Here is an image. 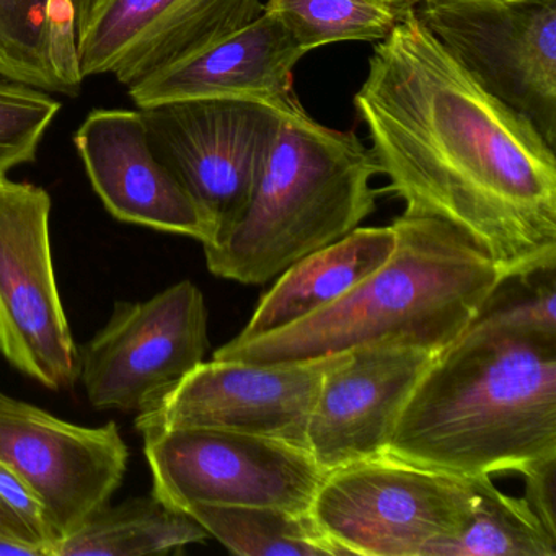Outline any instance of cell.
I'll use <instances>...</instances> for the list:
<instances>
[{
  "mask_svg": "<svg viewBox=\"0 0 556 556\" xmlns=\"http://www.w3.org/2000/svg\"><path fill=\"white\" fill-rule=\"evenodd\" d=\"M379 193L464 233L504 279L556 268L555 149L488 93L413 11L374 45L354 96Z\"/></svg>",
  "mask_w": 556,
  "mask_h": 556,
  "instance_id": "obj_1",
  "label": "cell"
},
{
  "mask_svg": "<svg viewBox=\"0 0 556 556\" xmlns=\"http://www.w3.org/2000/svg\"><path fill=\"white\" fill-rule=\"evenodd\" d=\"M386 457L467 478L556 458V337L470 325L413 390Z\"/></svg>",
  "mask_w": 556,
  "mask_h": 556,
  "instance_id": "obj_2",
  "label": "cell"
},
{
  "mask_svg": "<svg viewBox=\"0 0 556 556\" xmlns=\"http://www.w3.org/2000/svg\"><path fill=\"white\" fill-rule=\"evenodd\" d=\"M392 226L396 245L390 258L343 298L282 330L229 341L213 359L298 363L380 344L447 350L503 275L444 220L403 213Z\"/></svg>",
  "mask_w": 556,
  "mask_h": 556,
  "instance_id": "obj_3",
  "label": "cell"
},
{
  "mask_svg": "<svg viewBox=\"0 0 556 556\" xmlns=\"http://www.w3.org/2000/svg\"><path fill=\"white\" fill-rule=\"evenodd\" d=\"M376 175L379 164L356 132L320 125L302 103L279 113L242 217L204 247L207 269L242 285H265L357 229L376 211Z\"/></svg>",
  "mask_w": 556,
  "mask_h": 556,
  "instance_id": "obj_4",
  "label": "cell"
},
{
  "mask_svg": "<svg viewBox=\"0 0 556 556\" xmlns=\"http://www.w3.org/2000/svg\"><path fill=\"white\" fill-rule=\"evenodd\" d=\"M475 478L392 458L328 471L311 516L341 555L432 556L470 522Z\"/></svg>",
  "mask_w": 556,
  "mask_h": 556,
  "instance_id": "obj_5",
  "label": "cell"
},
{
  "mask_svg": "<svg viewBox=\"0 0 556 556\" xmlns=\"http://www.w3.org/2000/svg\"><path fill=\"white\" fill-rule=\"evenodd\" d=\"M448 54L556 146V0H416Z\"/></svg>",
  "mask_w": 556,
  "mask_h": 556,
  "instance_id": "obj_6",
  "label": "cell"
},
{
  "mask_svg": "<svg viewBox=\"0 0 556 556\" xmlns=\"http://www.w3.org/2000/svg\"><path fill=\"white\" fill-rule=\"evenodd\" d=\"M45 188L0 178V354L50 390L79 380L74 341L54 271Z\"/></svg>",
  "mask_w": 556,
  "mask_h": 556,
  "instance_id": "obj_7",
  "label": "cell"
},
{
  "mask_svg": "<svg viewBox=\"0 0 556 556\" xmlns=\"http://www.w3.org/2000/svg\"><path fill=\"white\" fill-rule=\"evenodd\" d=\"M142 439L152 494L184 513L194 504L311 513L327 475L307 451L258 435L178 428Z\"/></svg>",
  "mask_w": 556,
  "mask_h": 556,
  "instance_id": "obj_8",
  "label": "cell"
},
{
  "mask_svg": "<svg viewBox=\"0 0 556 556\" xmlns=\"http://www.w3.org/2000/svg\"><path fill=\"white\" fill-rule=\"evenodd\" d=\"M207 348L203 292L180 281L146 302H116L79 348V380L96 408L144 413L203 363Z\"/></svg>",
  "mask_w": 556,
  "mask_h": 556,
  "instance_id": "obj_9",
  "label": "cell"
},
{
  "mask_svg": "<svg viewBox=\"0 0 556 556\" xmlns=\"http://www.w3.org/2000/svg\"><path fill=\"white\" fill-rule=\"evenodd\" d=\"M152 151L210 214L213 245L242 217L279 112L252 100H184L139 109ZM206 247V245H203Z\"/></svg>",
  "mask_w": 556,
  "mask_h": 556,
  "instance_id": "obj_10",
  "label": "cell"
},
{
  "mask_svg": "<svg viewBox=\"0 0 556 556\" xmlns=\"http://www.w3.org/2000/svg\"><path fill=\"white\" fill-rule=\"evenodd\" d=\"M343 354L298 363L203 361L164 402L138 413L136 429L141 434L219 429L308 452V422L321 382Z\"/></svg>",
  "mask_w": 556,
  "mask_h": 556,
  "instance_id": "obj_11",
  "label": "cell"
},
{
  "mask_svg": "<svg viewBox=\"0 0 556 556\" xmlns=\"http://www.w3.org/2000/svg\"><path fill=\"white\" fill-rule=\"evenodd\" d=\"M128 458L115 421L74 425L0 392V460L40 497L56 542L110 503Z\"/></svg>",
  "mask_w": 556,
  "mask_h": 556,
  "instance_id": "obj_12",
  "label": "cell"
},
{
  "mask_svg": "<svg viewBox=\"0 0 556 556\" xmlns=\"http://www.w3.org/2000/svg\"><path fill=\"white\" fill-rule=\"evenodd\" d=\"M84 79L129 87L236 34L263 14L262 0H71Z\"/></svg>",
  "mask_w": 556,
  "mask_h": 556,
  "instance_id": "obj_13",
  "label": "cell"
},
{
  "mask_svg": "<svg viewBox=\"0 0 556 556\" xmlns=\"http://www.w3.org/2000/svg\"><path fill=\"white\" fill-rule=\"evenodd\" d=\"M441 353L413 346L348 351L325 374L307 429L308 454L325 471L386 457L415 387Z\"/></svg>",
  "mask_w": 556,
  "mask_h": 556,
  "instance_id": "obj_14",
  "label": "cell"
},
{
  "mask_svg": "<svg viewBox=\"0 0 556 556\" xmlns=\"http://www.w3.org/2000/svg\"><path fill=\"white\" fill-rule=\"evenodd\" d=\"M73 141L115 219L213 242V219L152 151L141 110H92Z\"/></svg>",
  "mask_w": 556,
  "mask_h": 556,
  "instance_id": "obj_15",
  "label": "cell"
},
{
  "mask_svg": "<svg viewBox=\"0 0 556 556\" xmlns=\"http://www.w3.org/2000/svg\"><path fill=\"white\" fill-rule=\"evenodd\" d=\"M305 51L263 12L236 34L154 71L128 87L139 109L184 100L237 99L285 113L301 103L294 70Z\"/></svg>",
  "mask_w": 556,
  "mask_h": 556,
  "instance_id": "obj_16",
  "label": "cell"
},
{
  "mask_svg": "<svg viewBox=\"0 0 556 556\" xmlns=\"http://www.w3.org/2000/svg\"><path fill=\"white\" fill-rule=\"evenodd\" d=\"M396 232L389 227H357L343 239L308 253L279 275L233 341L282 330L343 298L392 255Z\"/></svg>",
  "mask_w": 556,
  "mask_h": 556,
  "instance_id": "obj_17",
  "label": "cell"
},
{
  "mask_svg": "<svg viewBox=\"0 0 556 556\" xmlns=\"http://www.w3.org/2000/svg\"><path fill=\"white\" fill-rule=\"evenodd\" d=\"M0 76L79 96L86 79L71 0H0Z\"/></svg>",
  "mask_w": 556,
  "mask_h": 556,
  "instance_id": "obj_18",
  "label": "cell"
},
{
  "mask_svg": "<svg viewBox=\"0 0 556 556\" xmlns=\"http://www.w3.org/2000/svg\"><path fill=\"white\" fill-rule=\"evenodd\" d=\"M210 539L190 514L167 506L154 494L103 506L76 532L58 540L48 556L168 555Z\"/></svg>",
  "mask_w": 556,
  "mask_h": 556,
  "instance_id": "obj_19",
  "label": "cell"
},
{
  "mask_svg": "<svg viewBox=\"0 0 556 556\" xmlns=\"http://www.w3.org/2000/svg\"><path fill=\"white\" fill-rule=\"evenodd\" d=\"M240 556H341L340 548L318 529L311 513H291L268 506H207L185 509Z\"/></svg>",
  "mask_w": 556,
  "mask_h": 556,
  "instance_id": "obj_20",
  "label": "cell"
},
{
  "mask_svg": "<svg viewBox=\"0 0 556 556\" xmlns=\"http://www.w3.org/2000/svg\"><path fill=\"white\" fill-rule=\"evenodd\" d=\"M416 0H265L305 53L328 45L379 43L415 11Z\"/></svg>",
  "mask_w": 556,
  "mask_h": 556,
  "instance_id": "obj_21",
  "label": "cell"
},
{
  "mask_svg": "<svg viewBox=\"0 0 556 556\" xmlns=\"http://www.w3.org/2000/svg\"><path fill=\"white\" fill-rule=\"evenodd\" d=\"M473 478L478 497L470 522L432 556H556L555 536L523 497L497 490L490 475Z\"/></svg>",
  "mask_w": 556,
  "mask_h": 556,
  "instance_id": "obj_22",
  "label": "cell"
},
{
  "mask_svg": "<svg viewBox=\"0 0 556 556\" xmlns=\"http://www.w3.org/2000/svg\"><path fill=\"white\" fill-rule=\"evenodd\" d=\"M61 106L51 93L0 76V178L37 161Z\"/></svg>",
  "mask_w": 556,
  "mask_h": 556,
  "instance_id": "obj_23",
  "label": "cell"
},
{
  "mask_svg": "<svg viewBox=\"0 0 556 556\" xmlns=\"http://www.w3.org/2000/svg\"><path fill=\"white\" fill-rule=\"evenodd\" d=\"M555 269L504 279L471 325L556 337Z\"/></svg>",
  "mask_w": 556,
  "mask_h": 556,
  "instance_id": "obj_24",
  "label": "cell"
},
{
  "mask_svg": "<svg viewBox=\"0 0 556 556\" xmlns=\"http://www.w3.org/2000/svg\"><path fill=\"white\" fill-rule=\"evenodd\" d=\"M0 497L8 501L24 517L31 530L40 536L48 556V549L56 542V535L48 519L45 504L31 490L30 484L2 460H0Z\"/></svg>",
  "mask_w": 556,
  "mask_h": 556,
  "instance_id": "obj_25",
  "label": "cell"
},
{
  "mask_svg": "<svg viewBox=\"0 0 556 556\" xmlns=\"http://www.w3.org/2000/svg\"><path fill=\"white\" fill-rule=\"evenodd\" d=\"M520 475L526 480L523 500L539 517L546 532L556 539V458L542 462Z\"/></svg>",
  "mask_w": 556,
  "mask_h": 556,
  "instance_id": "obj_26",
  "label": "cell"
},
{
  "mask_svg": "<svg viewBox=\"0 0 556 556\" xmlns=\"http://www.w3.org/2000/svg\"><path fill=\"white\" fill-rule=\"evenodd\" d=\"M0 539L14 540V542L38 546V548L43 549L45 556H47L40 536L25 522L24 517L2 497H0Z\"/></svg>",
  "mask_w": 556,
  "mask_h": 556,
  "instance_id": "obj_27",
  "label": "cell"
},
{
  "mask_svg": "<svg viewBox=\"0 0 556 556\" xmlns=\"http://www.w3.org/2000/svg\"><path fill=\"white\" fill-rule=\"evenodd\" d=\"M45 556L43 549L14 540L0 539V556Z\"/></svg>",
  "mask_w": 556,
  "mask_h": 556,
  "instance_id": "obj_28",
  "label": "cell"
}]
</instances>
